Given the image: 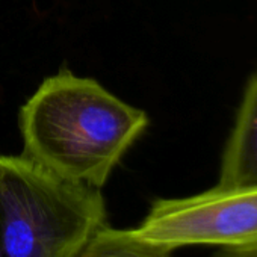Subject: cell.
<instances>
[{"label": "cell", "mask_w": 257, "mask_h": 257, "mask_svg": "<svg viewBox=\"0 0 257 257\" xmlns=\"http://www.w3.org/2000/svg\"><path fill=\"white\" fill-rule=\"evenodd\" d=\"M147 125L144 110L70 71L46 79L20 110L23 155L59 177L97 189Z\"/></svg>", "instance_id": "cell-1"}, {"label": "cell", "mask_w": 257, "mask_h": 257, "mask_svg": "<svg viewBox=\"0 0 257 257\" xmlns=\"http://www.w3.org/2000/svg\"><path fill=\"white\" fill-rule=\"evenodd\" d=\"M219 186L257 185V71L249 77L219 168Z\"/></svg>", "instance_id": "cell-4"}, {"label": "cell", "mask_w": 257, "mask_h": 257, "mask_svg": "<svg viewBox=\"0 0 257 257\" xmlns=\"http://www.w3.org/2000/svg\"><path fill=\"white\" fill-rule=\"evenodd\" d=\"M104 224L100 189L0 155V257H74Z\"/></svg>", "instance_id": "cell-2"}, {"label": "cell", "mask_w": 257, "mask_h": 257, "mask_svg": "<svg viewBox=\"0 0 257 257\" xmlns=\"http://www.w3.org/2000/svg\"><path fill=\"white\" fill-rule=\"evenodd\" d=\"M212 257H257V248H240V249H221Z\"/></svg>", "instance_id": "cell-6"}, {"label": "cell", "mask_w": 257, "mask_h": 257, "mask_svg": "<svg viewBox=\"0 0 257 257\" xmlns=\"http://www.w3.org/2000/svg\"><path fill=\"white\" fill-rule=\"evenodd\" d=\"M134 230L173 251L186 245L257 248V185H216L191 197L156 200Z\"/></svg>", "instance_id": "cell-3"}, {"label": "cell", "mask_w": 257, "mask_h": 257, "mask_svg": "<svg viewBox=\"0 0 257 257\" xmlns=\"http://www.w3.org/2000/svg\"><path fill=\"white\" fill-rule=\"evenodd\" d=\"M173 249L144 239L134 228L119 230L107 224L98 227L74 257H171Z\"/></svg>", "instance_id": "cell-5"}]
</instances>
